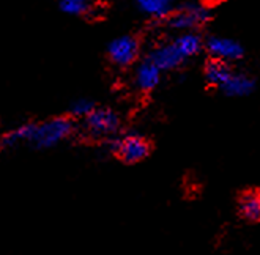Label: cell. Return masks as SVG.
Instances as JSON below:
<instances>
[{"label": "cell", "instance_id": "obj_7", "mask_svg": "<svg viewBox=\"0 0 260 255\" xmlns=\"http://www.w3.org/2000/svg\"><path fill=\"white\" fill-rule=\"evenodd\" d=\"M145 58L150 63L155 65L161 72L175 71L185 63V60L181 58V55L177 52V49L174 48V44L171 41L161 43L158 46H155L147 54Z\"/></svg>", "mask_w": 260, "mask_h": 255}, {"label": "cell", "instance_id": "obj_13", "mask_svg": "<svg viewBox=\"0 0 260 255\" xmlns=\"http://www.w3.org/2000/svg\"><path fill=\"white\" fill-rule=\"evenodd\" d=\"M136 5L145 16L156 21H166L175 8L172 0H136Z\"/></svg>", "mask_w": 260, "mask_h": 255}, {"label": "cell", "instance_id": "obj_4", "mask_svg": "<svg viewBox=\"0 0 260 255\" xmlns=\"http://www.w3.org/2000/svg\"><path fill=\"white\" fill-rule=\"evenodd\" d=\"M211 19L210 7L204 4H185L169 14L164 22L167 27L175 30V32H199V28L204 27Z\"/></svg>", "mask_w": 260, "mask_h": 255}, {"label": "cell", "instance_id": "obj_9", "mask_svg": "<svg viewBox=\"0 0 260 255\" xmlns=\"http://www.w3.org/2000/svg\"><path fill=\"white\" fill-rule=\"evenodd\" d=\"M171 43L185 62L204 51V37L199 32H181Z\"/></svg>", "mask_w": 260, "mask_h": 255}, {"label": "cell", "instance_id": "obj_12", "mask_svg": "<svg viewBox=\"0 0 260 255\" xmlns=\"http://www.w3.org/2000/svg\"><path fill=\"white\" fill-rule=\"evenodd\" d=\"M238 213L248 222L260 221V194L257 189L243 192L238 199Z\"/></svg>", "mask_w": 260, "mask_h": 255}, {"label": "cell", "instance_id": "obj_14", "mask_svg": "<svg viewBox=\"0 0 260 255\" xmlns=\"http://www.w3.org/2000/svg\"><path fill=\"white\" fill-rule=\"evenodd\" d=\"M58 10L68 16H85L91 11L88 0H58Z\"/></svg>", "mask_w": 260, "mask_h": 255}, {"label": "cell", "instance_id": "obj_5", "mask_svg": "<svg viewBox=\"0 0 260 255\" xmlns=\"http://www.w3.org/2000/svg\"><path fill=\"white\" fill-rule=\"evenodd\" d=\"M106 52L114 66L129 68L136 65L141 57V40L131 33L120 35L108 44Z\"/></svg>", "mask_w": 260, "mask_h": 255}, {"label": "cell", "instance_id": "obj_15", "mask_svg": "<svg viewBox=\"0 0 260 255\" xmlns=\"http://www.w3.org/2000/svg\"><path fill=\"white\" fill-rule=\"evenodd\" d=\"M95 107H96V104H95L93 99H90V98H78V99H74L70 104V114H68V117H71L74 122H76V120H84Z\"/></svg>", "mask_w": 260, "mask_h": 255}, {"label": "cell", "instance_id": "obj_10", "mask_svg": "<svg viewBox=\"0 0 260 255\" xmlns=\"http://www.w3.org/2000/svg\"><path fill=\"white\" fill-rule=\"evenodd\" d=\"M255 90V79L246 72H232V76L221 87V92L231 98L249 96Z\"/></svg>", "mask_w": 260, "mask_h": 255}, {"label": "cell", "instance_id": "obj_2", "mask_svg": "<svg viewBox=\"0 0 260 255\" xmlns=\"http://www.w3.org/2000/svg\"><path fill=\"white\" fill-rule=\"evenodd\" d=\"M81 128L88 139L108 142L120 134L121 117L111 107H95L84 120H81Z\"/></svg>", "mask_w": 260, "mask_h": 255}, {"label": "cell", "instance_id": "obj_8", "mask_svg": "<svg viewBox=\"0 0 260 255\" xmlns=\"http://www.w3.org/2000/svg\"><path fill=\"white\" fill-rule=\"evenodd\" d=\"M161 76L162 72L147 58H144L139 63H136L133 82L141 93H151L161 84Z\"/></svg>", "mask_w": 260, "mask_h": 255}, {"label": "cell", "instance_id": "obj_16", "mask_svg": "<svg viewBox=\"0 0 260 255\" xmlns=\"http://www.w3.org/2000/svg\"><path fill=\"white\" fill-rule=\"evenodd\" d=\"M207 2V7H211V5H218V4H222L225 0H205Z\"/></svg>", "mask_w": 260, "mask_h": 255}, {"label": "cell", "instance_id": "obj_11", "mask_svg": "<svg viewBox=\"0 0 260 255\" xmlns=\"http://www.w3.org/2000/svg\"><path fill=\"white\" fill-rule=\"evenodd\" d=\"M232 72H234L232 65L215 58H208L204 66V78L207 84L218 90H221V87L227 82V79L232 76Z\"/></svg>", "mask_w": 260, "mask_h": 255}, {"label": "cell", "instance_id": "obj_1", "mask_svg": "<svg viewBox=\"0 0 260 255\" xmlns=\"http://www.w3.org/2000/svg\"><path fill=\"white\" fill-rule=\"evenodd\" d=\"M76 132V122L68 115L51 117L43 122H27L4 134L2 145L7 148L28 143L37 150H49L68 140Z\"/></svg>", "mask_w": 260, "mask_h": 255}, {"label": "cell", "instance_id": "obj_3", "mask_svg": "<svg viewBox=\"0 0 260 255\" xmlns=\"http://www.w3.org/2000/svg\"><path fill=\"white\" fill-rule=\"evenodd\" d=\"M111 153H114L123 164L134 166L145 161L151 153V143L137 132H126L121 136H115L114 139L106 142Z\"/></svg>", "mask_w": 260, "mask_h": 255}, {"label": "cell", "instance_id": "obj_6", "mask_svg": "<svg viewBox=\"0 0 260 255\" xmlns=\"http://www.w3.org/2000/svg\"><path fill=\"white\" fill-rule=\"evenodd\" d=\"M204 49L207 51L210 58L221 60V62H225L229 65L238 62V60L244 57L243 44L229 37H208L207 40H204Z\"/></svg>", "mask_w": 260, "mask_h": 255}]
</instances>
